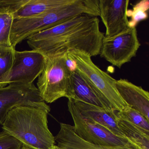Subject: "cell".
<instances>
[{"label": "cell", "instance_id": "obj_1", "mask_svg": "<svg viewBox=\"0 0 149 149\" xmlns=\"http://www.w3.org/2000/svg\"><path fill=\"white\" fill-rule=\"evenodd\" d=\"M104 36L98 18L83 14L31 36L27 42L45 57L78 51L91 57L100 54Z\"/></svg>", "mask_w": 149, "mask_h": 149}, {"label": "cell", "instance_id": "obj_2", "mask_svg": "<svg viewBox=\"0 0 149 149\" xmlns=\"http://www.w3.org/2000/svg\"><path fill=\"white\" fill-rule=\"evenodd\" d=\"M32 105L18 106L10 111L3 123V131L32 149H52L54 136L49 129V112Z\"/></svg>", "mask_w": 149, "mask_h": 149}, {"label": "cell", "instance_id": "obj_3", "mask_svg": "<svg viewBox=\"0 0 149 149\" xmlns=\"http://www.w3.org/2000/svg\"><path fill=\"white\" fill-rule=\"evenodd\" d=\"M83 14L99 15L98 0H73L72 2L52 9L36 17L14 20L11 29L12 47L41 31L51 28Z\"/></svg>", "mask_w": 149, "mask_h": 149}, {"label": "cell", "instance_id": "obj_4", "mask_svg": "<svg viewBox=\"0 0 149 149\" xmlns=\"http://www.w3.org/2000/svg\"><path fill=\"white\" fill-rule=\"evenodd\" d=\"M67 54L74 61L76 68L95 89L104 109L113 113L128 108L116 89V79L97 67L91 56L78 51Z\"/></svg>", "mask_w": 149, "mask_h": 149}, {"label": "cell", "instance_id": "obj_5", "mask_svg": "<svg viewBox=\"0 0 149 149\" xmlns=\"http://www.w3.org/2000/svg\"><path fill=\"white\" fill-rule=\"evenodd\" d=\"M70 77L65 54L45 57L44 69L37 82L43 101L51 103L63 97L73 99Z\"/></svg>", "mask_w": 149, "mask_h": 149}, {"label": "cell", "instance_id": "obj_6", "mask_svg": "<svg viewBox=\"0 0 149 149\" xmlns=\"http://www.w3.org/2000/svg\"><path fill=\"white\" fill-rule=\"evenodd\" d=\"M68 106L74 122V132L82 139L102 146L139 149L130 139L117 136L104 127L84 117L80 113L73 99H68Z\"/></svg>", "mask_w": 149, "mask_h": 149}, {"label": "cell", "instance_id": "obj_7", "mask_svg": "<svg viewBox=\"0 0 149 149\" xmlns=\"http://www.w3.org/2000/svg\"><path fill=\"white\" fill-rule=\"evenodd\" d=\"M32 105L50 111V108L41 97L33 83H13L0 88V124H3L8 114L14 108Z\"/></svg>", "mask_w": 149, "mask_h": 149}, {"label": "cell", "instance_id": "obj_8", "mask_svg": "<svg viewBox=\"0 0 149 149\" xmlns=\"http://www.w3.org/2000/svg\"><path fill=\"white\" fill-rule=\"evenodd\" d=\"M45 63V56L37 51L15 50L12 68L0 79V88L13 83H33L43 71Z\"/></svg>", "mask_w": 149, "mask_h": 149}, {"label": "cell", "instance_id": "obj_9", "mask_svg": "<svg viewBox=\"0 0 149 149\" xmlns=\"http://www.w3.org/2000/svg\"><path fill=\"white\" fill-rule=\"evenodd\" d=\"M140 44L136 27L111 38L104 37L100 56L113 66L121 68L136 56Z\"/></svg>", "mask_w": 149, "mask_h": 149}, {"label": "cell", "instance_id": "obj_10", "mask_svg": "<svg viewBox=\"0 0 149 149\" xmlns=\"http://www.w3.org/2000/svg\"><path fill=\"white\" fill-rule=\"evenodd\" d=\"M129 2V0H99V16L106 29L104 37H114L130 28L127 16Z\"/></svg>", "mask_w": 149, "mask_h": 149}, {"label": "cell", "instance_id": "obj_11", "mask_svg": "<svg viewBox=\"0 0 149 149\" xmlns=\"http://www.w3.org/2000/svg\"><path fill=\"white\" fill-rule=\"evenodd\" d=\"M115 86L127 105L138 111L149 121V92L126 79L116 80Z\"/></svg>", "mask_w": 149, "mask_h": 149}, {"label": "cell", "instance_id": "obj_12", "mask_svg": "<svg viewBox=\"0 0 149 149\" xmlns=\"http://www.w3.org/2000/svg\"><path fill=\"white\" fill-rule=\"evenodd\" d=\"M73 101L80 113L84 117L104 127L117 136L125 138L118 126L116 111L112 113L100 106L80 101Z\"/></svg>", "mask_w": 149, "mask_h": 149}, {"label": "cell", "instance_id": "obj_13", "mask_svg": "<svg viewBox=\"0 0 149 149\" xmlns=\"http://www.w3.org/2000/svg\"><path fill=\"white\" fill-rule=\"evenodd\" d=\"M73 0H18L13 14L14 20L32 18L67 5Z\"/></svg>", "mask_w": 149, "mask_h": 149}, {"label": "cell", "instance_id": "obj_14", "mask_svg": "<svg viewBox=\"0 0 149 149\" xmlns=\"http://www.w3.org/2000/svg\"><path fill=\"white\" fill-rule=\"evenodd\" d=\"M55 143L62 149H133L120 146L97 145L85 141L78 136L72 125L61 123L60 130L54 136Z\"/></svg>", "mask_w": 149, "mask_h": 149}, {"label": "cell", "instance_id": "obj_15", "mask_svg": "<svg viewBox=\"0 0 149 149\" xmlns=\"http://www.w3.org/2000/svg\"><path fill=\"white\" fill-rule=\"evenodd\" d=\"M70 78L73 100L104 108L95 89L76 68L71 71Z\"/></svg>", "mask_w": 149, "mask_h": 149}, {"label": "cell", "instance_id": "obj_16", "mask_svg": "<svg viewBox=\"0 0 149 149\" xmlns=\"http://www.w3.org/2000/svg\"><path fill=\"white\" fill-rule=\"evenodd\" d=\"M116 115L118 126L125 137L139 149H149V132L129 123L117 116L116 113Z\"/></svg>", "mask_w": 149, "mask_h": 149}, {"label": "cell", "instance_id": "obj_17", "mask_svg": "<svg viewBox=\"0 0 149 149\" xmlns=\"http://www.w3.org/2000/svg\"><path fill=\"white\" fill-rule=\"evenodd\" d=\"M14 19L13 14L0 7V47H12L10 36Z\"/></svg>", "mask_w": 149, "mask_h": 149}, {"label": "cell", "instance_id": "obj_18", "mask_svg": "<svg viewBox=\"0 0 149 149\" xmlns=\"http://www.w3.org/2000/svg\"><path fill=\"white\" fill-rule=\"evenodd\" d=\"M116 115L121 118L128 121L132 124L149 132V121L138 111L130 108H128L123 111H116Z\"/></svg>", "mask_w": 149, "mask_h": 149}, {"label": "cell", "instance_id": "obj_19", "mask_svg": "<svg viewBox=\"0 0 149 149\" xmlns=\"http://www.w3.org/2000/svg\"><path fill=\"white\" fill-rule=\"evenodd\" d=\"M149 8V1L144 0L136 4L132 10H128L127 16L131 17V20L129 21L130 28L136 27L139 22L147 19Z\"/></svg>", "mask_w": 149, "mask_h": 149}, {"label": "cell", "instance_id": "obj_20", "mask_svg": "<svg viewBox=\"0 0 149 149\" xmlns=\"http://www.w3.org/2000/svg\"><path fill=\"white\" fill-rule=\"evenodd\" d=\"M15 50L13 47H0V79L5 76L12 68Z\"/></svg>", "mask_w": 149, "mask_h": 149}, {"label": "cell", "instance_id": "obj_21", "mask_svg": "<svg viewBox=\"0 0 149 149\" xmlns=\"http://www.w3.org/2000/svg\"><path fill=\"white\" fill-rule=\"evenodd\" d=\"M22 146L21 142L7 132H0V149H20Z\"/></svg>", "mask_w": 149, "mask_h": 149}, {"label": "cell", "instance_id": "obj_22", "mask_svg": "<svg viewBox=\"0 0 149 149\" xmlns=\"http://www.w3.org/2000/svg\"><path fill=\"white\" fill-rule=\"evenodd\" d=\"M52 149H62V148H60V147H58L57 146L55 145L53 147V148Z\"/></svg>", "mask_w": 149, "mask_h": 149}, {"label": "cell", "instance_id": "obj_23", "mask_svg": "<svg viewBox=\"0 0 149 149\" xmlns=\"http://www.w3.org/2000/svg\"><path fill=\"white\" fill-rule=\"evenodd\" d=\"M20 149H32L31 148H29V147H26V146H22V147H21Z\"/></svg>", "mask_w": 149, "mask_h": 149}]
</instances>
